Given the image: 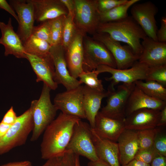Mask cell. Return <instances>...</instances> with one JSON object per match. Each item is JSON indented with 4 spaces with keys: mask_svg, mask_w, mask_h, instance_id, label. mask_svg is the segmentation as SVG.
I'll return each instance as SVG.
<instances>
[{
    "mask_svg": "<svg viewBox=\"0 0 166 166\" xmlns=\"http://www.w3.org/2000/svg\"><path fill=\"white\" fill-rule=\"evenodd\" d=\"M81 119L60 113L44 132L40 145L41 158L47 160L66 150L74 127Z\"/></svg>",
    "mask_w": 166,
    "mask_h": 166,
    "instance_id": "obj_1",
    "label": "cell"
},
{
    "mask_svg": "<svg viewBox=\"0 0 166 166\" xmlns=\"http://www.w3.org/2000/svg\"><path fill=\"white\" fill-rule=\"evenodd\" d=\"M96 33L107 34L113 39L126 44L139 57L142 51L140 40L147 36L131 16L116 22L100 23Z\"/></svg>",
    "mask_w": 166,
    "mask_h": 166,
    "instance_id": "obj_2",
    "label": "cell"
},
{
    "mask_svg": "<svg viewBox=\"0 0 166 166\" xmlns=\"http://www.w3.org/2000/svg\"><path fill=\"white\" fill-rule=\"evenodd\" d=\"M51 89L43 83L41 93L38 100L32 101L30 109L34 121V127L30 139L37 140L47 127L55 119L57 110L51 100Z\"/></svg>",
    "mask_w": 166,
    "mask_h": 166,
    "instance_id": "obj_3",
    "label": "cell"
},
{
    "mask_svg": "<svg viewBox=\"0 0 166 166\" xmlns=\"http://www.w3.org/2000/svg\"><path fill=\"white\" fill-rule=\"evenodd\" d=\"M34 121L30 108L18 116L5 135L0 139V155L4 154L14 148L25 144L32 131Z\"/></svg>",
    "mask_w": 166,
    "mask_h": 166,
    "instance_id": "obj_4",
    "label": "cell"
},
{
    "mask_svg": "<svg viewBox=\"0 0 166 166\" xmlns=\"http://www.w3.org/2000/svg\"><path fill=\"white\" fill-rule=\"evenodd\" d=\"M83 46L84 71L95 70L101 65L116 68V63L112 55L101 42L86 35L83 38Z\"/></svg>",
    "mask_w": 166,
    "mask_h": 166,
    "instance_id": "obj_5",
    "label": "cell"
},
{
    "mask_svg": "<svg viewBox=\"0 0 166 166\" xmlns=\"http://www.w3.org/2000/svg\"><path fill=\"white\" fill-rule=\"evenodd\" d=\"M66 150L81 156L90 161L99 160L92 139L89 124L80 119L75 125L72 134Z\"/></svg>",
    "mask_w": 166,
    "mask_h": 166,
    "instance_id": "obj_6",
    "label": "cell"
},
{
    "mask_svg": "<svg viewBox=\"0 0 166 166\" xmlns=\"http://www.w3.org/2000/svg\"><path fill=\"white\" fill-rule=\"evenodd\" d=\"M134 83H123L116 89L109 87L107 103L101 109L100 113L103 116L114 119L124 121L127 103Z\"/></svg>",
    "mask_w": 166,
    "mask_h": 166,
    "instance_id": "obj_7",
    "label": "cell"
},
{
    "mask_svg": "<svg viewBox=\"0 0 166 166\" xmlns=\"http://www.w3.org/2000/svg\"><path fill=\"white\" fill-rule=\"evenodd\" d=\"M74 20L77 29L86 35L96 33L100 23L97 0H74Z\"/></svg>",
    "mask_w": 166,
    "mask_h": 166,
    "instance_id": "obj_8",
    "label": "cell"
},
{
    "mask_svg": "<svg viewBox=\"0 0 166 166\" xmlns=\"http://www.w3.org/2000/svg\"><path fill=\"white\" fill-rule=\"evenodd\" d=\"M149 67L137 61L131 67L124 69H118L104 65L98 66L96 70L99 74L107 72L111 76L105 77L106 81H110L109 87L114 88L120 82L123 83H134L138 80H145Z\"/></svg>",
    "mask_w": 166,
    "mask_h": 166,
    "instance_id": "obj_9",
    "label": "cell"
},
{
    "mask_svg": "<svg viewBox=\"0 0 166 166\" xmlns=\"http://www.w3.org/2000/svg\"><path fill=\"white\" fill-rule=\"evenodd\" d=\"M92 38L103 43L109 50L114 58L117 69L129 68L138 61L139 57L130 46L122 45L107 34L96 33L93 35Z\"/></svg>",
    "mask_w": 166,
    "mask_h": 166,
    "instance_id": "obj_10",
    "label": "cell"
},
{
    "mask_svg": "<svg viewBox=\"0 0 166 166\" xmlns=\"http://www.w3.org/2000/svg\"><path fill=\"white\" fill-rule=\"evenodd\" d=\"M83 85L59 93L55 96L53 104L63 114L86 119L83 106Z\"/></svg>",
    "mask_w": 166,
    "mask_h": 166,
    "instance_id": "obj_11",
    "label": "cell"
},
{
    "mask_svg": "<svg viewBox=\"0 0 166 166\" xmlns=\"http://www.w3.org/2000/svg\"><path fill=\"white\" fill-rule=\"evenodd\" d=\"M157 7L151 1L133 4L131 9L132 18L139 25L147 36L157 41L156 34L158 30L155 19Z\"/></svg>",
    "mask_w": 166,
    "mask_h": 166,
    "instance_id": "obj_12",
    "label": "cell"
},
{
    "mask_svg": "<svg viewBox=\"0 0 166 166\" xmlns=\"http://www.w3.org/2000/svg\"><path fill=\"white\" fill-rule=\"evenodd\" d=\"M50 54L54 67V81L57 84H62L66 90L75 89L81 85L79 81L72 77L69 72L65 51L61 44L51 45Z\"/></svg>",
    "mask_w": 166,
    "mask_h": 166,
    "instance_id": "obj_13",
    "label": "cell"
},
{
    "mask_svg": "<svg viewBox=\"0 0 166 166\" xmlns=\"http://www.w3.org/2000/svg\"><path fill=\"white\" fill-rule=\"evenodd\" d=\"M9 2L17 14L19 22L16 33L23 43L31 35L34 26L33 6L29 0H11Z\"/></svg>",
    "mask_w": 166,
    "mask_h": 166,
    "instance_id": "obj_14",
    "label": "cell"
},
{
    "mask_svg": "<svg viewBox=\"0 0 166 166\" xmlns=\"http://www.w3.org/2000/svg\"><path fill=\"white\" fill-rule=\"evenodd\" d=\"M26 55L36 75V82L42 81L51 90H56L58 84L54 81L55 69L50 54L42 57L26 53Z\"/></svg>",
    "mask_w": 166,
    "mask_h": 166,
    "instance_id": "obj_15",
    "label": "cell"
},
{
    "mask_svg": "<svg viewBox=\"0 0 166 166\" xmlns=\"http://www.w3.org/2000/svg\"><path fill=\"white\" fill-rule=\"evenodd\" d=\"M141 44L142 51L139 62L149 68L166 64V42L155 41L146 36Z\"/></svg>",
    "mask_w": 166,
    "mask_h": 166,
    "instance_id": "obj_16",
    "label": "cell"
},
{
    "mask_svg": "<svg viewBox=\"0 0 166 166\" xmlns=\"http://www.w3.org/2000/svg\"><path fill=\"white\" fill-rule=\"evenodd\" d=\"M86 35L77 30L73 39L65 51L68 71L70 75L76 79L84 71L83 40Z\"/></svg>",
    "mask_w": 166,
    "mask_h": 166,
    "instance_id": "obj_17",
    "label": "cell"
},
{
    "mask_svg": "<svg viewBox=\"0 0 166 166\" xmlns=\"http://www.w3.org/2000/svg\"><path fill=\"white\" fill-rule=\"evenodd\" d=\"M160 111L144 108L133 112L124 120L125 129L138 131L157 127Z\"/></svg>",
    "mask_w": 166,
    "mask_h": 166,
    "instance_id": "obj_18",
    "label": "cell"
},
{
    "mask_svg": "<svg viewBox=\"0 0 166 166\" xmlns=\"http://www.w3.org/2000/svg\"><path fill=\"white\" fill-rule=\"evenodd\" d=\"M33 5L35 21L42 22L63 15L67 10L60 0H29Z\"/></svg>",
    "mask_w": 166,
    "mask_h": 166,
    "instance_id": "obj_19",
    "label": "cell"
},
{
    "mask_svg": "<svg viewBox=\"0 0 166 166\" xmlns=\"http://www.w3.org/2000/svg\"><path fill=\"white\" fill-rule=\"evenodd\" d=\"M0 29L2 33L0 44L4 47L5 56L12 55L17 58L26 59L22 42L14 30L10 18L6 24L0 21Z\"/></svg>",
    "mask_w": 166,
    "mask_h": 166,
    "instance_id": "obj_20",
    "label": "cell"
},
{
    "mask_svg": "<svg viewBox=\"0 0 166 166\" xmlns=\"http://www.w3.org/2000/svg\"><path fill=\"white\" fill-rule=\"evenodd\" d=\"M166 106V101L152 98L135 86L128 98L126 106L125 117L133 112L144 108L161 110Z\"/></svg>",
    "mask_w": 166,
    "mask_h": 166,
    "instance_id": "obj_21",
    "label": "cell"
},
{
    "mask_svg": "<svg viewBox=\"0 0 166 166\" xmlns=\"http://www.w3.org/2000/svg\"><path fill=\"white\" fill-rule=\"evenodd\" d=\"M93 129L100 137L117 142L125 128L124 121L105 117L99 112L96 117Z\"/></svg>",
    "mask_w": 166,
    "mask_h": 166,
    "instance_id": "obj_22",
    "label": "cell"
},
{
    "mask_svg": "<svg viewBox=\"0 0 166 166\" xmlns=\"http://www.w3.org/2000/svg\"><path fill=\"white\" fill-rule=\"evenodd\" d=\"M91 132L93 140L99 159L105 161L111 166H121L117 142L100 137L92 128Z\"/></svg>",
    "mask_w": 166,
    "mask_h": 166,
    "instance_id": "obj_23",
    "label": "cell"
},
{
    "mask_svg": "<svg viewBox=\"0 0 166 166\" xmlns=\"http://www.w3.org/2000/svg\"><path fill=\"white\" fill-rule=\"evenodd\" d=\"M83 106L86 119L91 128L94 129L96 117L101 108L103 98L106 97L108 91L99 92L83 85Z\"/></svg>",
    "mask_w": 166,
    "mask_h": 166,
    "instance_id": "obj_24",
    "label": "cell"
},
{
    "mask_svg": "<svg viewBox=\"0 0 166 166\" xmlns=\"http://www.w3.org/2000/svg\"><path fill=\"white\" fill-rule=\"evenodd\" d=\"M117 142L121 165L125 164L134 159L138 150L137 131L125 129Z\"/></svg>",
    "mask_w": 166,
    "mask_h": 166,
    "instance_id": "obj_25",
    "label": "cell"
},
{
    "mask_svg": "<svg viewBox=\"0 0 166 166\" xmlns=\"http://www.w3.org/2000/svg\"><path fill=\"white\" fill-rule=\"evenodd\" d=\"M22 44L26 53L40 57L50 54L51 45L32 35Z\"/></svg>",
    "mask_w": 166,
    "mask_h": 166,
    "instance_id": "obj_26",
    "label": "cell"
},
{
    "mask_svg": "<svg viewBox=\"0 0 166 166\" xmlns=\"http://www.w3.org/2000/svg\"><path fill=\"white\" fill-rule=\"evenodd\" d=\"M139 0H128L125 3L106 12L99 13L100 23L114 22L123 19L128 15V11L130 7Z\"/></svg>",
    "mask_w": 166,
    "mask_h": 166,
    "instance_id": "obj_27",
    "label": "cell"
},
{
    "mask_svg": "<svg viewBox=\"0 0 166 166\" xmlns=\"http://www.w3.org/2000/svg\"><path fill=\"white\" fill-rule=\"evenodd\" d=\"M136 86L148 96L166 101V88L162 84L153 81L138 80L134 83Z\"/></svg>",
    "mask_w": 166,
    "mask_h": 166,
    "instance_id": "obj_28",
    "label": "cell"
},
{
    "mask_svg": "<svg viewBox=\"0 0 166 166\" xmlns=\"http://www.w3.org/2000/svg\"><path fill=\"white\" fill-rule=\"evenodd\" d=\"M74 16L68 14L64 18L61 44L65 51L72 42L77 30Z\"/></svg>",
    "mask_w": 166,
    "mask_h": 166,
    "instance_id": "obj_29",
    "label": "cell"
},
{
    "mask_svg": "<svg viewBox=\"0 0 166 166\" xmlns=\"http://www.w3.org/2000/svg\"><path fill=\"white\" fill-rule=\"evenodd\" d=\"M99 74L95 69L91 71H83L79 76V80L81 84L85 85L94 90L103 92L105 90L104 88L101 80L99 79Z\"/></svg>",
    "mask_w": 166,
    "mask_h": 166,
    "instance_id": "obj_30",
    "label": "cell"
},
{
    "mask_svg": "<svg viewBox=\"0 0 166 166\" xmlns=\"http://www.w3.org/2000/svg\"><path fill=\"white\" fill-rule=\"evenodd\" d=\"M159 128L137 131L138 150L150 148L153 146L155 138Z\"/></svg>",
    "mask_w": 166,
    "mask_h": 166,
    "instance_id": "obj_31",
    "label": "cell"
},
{
    "mask_svg": "<svg viewBox=\"0 0 166 166\" xmlns=\"http://www.w3.org/2000/svg\"><path fill=\"white\" fill-rule=\"evenodd\" d=\"M65 16H62L49 20L51 45L61 44L63 22Z\"/></svg>",
    "mask_w": 166,
    "mask_h": 166,
    "instance_id": "obj_32",
    "label": "cell"
},
{
    "mask_svg": "<svg viewBox=\"0 0 166 166\" xmlns=\"http://www.w3.org/2000/svg\"><path fill=\"white\" fill-rule=\"evenodd\" d=\"M145 81H153L166 86V64L150 67Z\"/></svg>",
    "mask_w": 166,
    "mask_h": 166,
    "instance_id": "obj_33",
    "label": "cell"
},
{
    "mask_svg": "<svg viewBox=\"0 0 166 166\" xmlns=\"http://www.w3.org/2000/svg\"><path fill=\"white\" fill-rule=\"evenodd\" d=\"M34 26L31 35L46 41L51 45L50 37V25L49 20L42 22Z\"/></svg>",
    "mask_w": 166,
    "mask_h": 166,
    "instance_id": "obj_34",
    "label": "cell"
},
{
    "mask_svg": "<svg viewBox=\"0 0 166 166\" xmlns=\"http://www.w3.org/2000/svg\"><path fill=\"white\" fill-rule=\"evenodd\" d=\"M153 146L159 154L166 157V135L160 128L155 136Z\"/></svg>",
    "mask_w": 166,
    "mask_h": 166,
    "instance_id": "obj_35",
    "label": "cell"
},
{
    "mask_svg": "<svg viewBox=\"0 0 166 166\" xmlns=\"http://www.w3.org/2000/svg\"><path fill=\"white\" fill-rule=\"evenodd\" d=\"M158 154L153 146L148 149L138 150L134 159L150 164L153 159Z\"/></svg>",
    "mask_w": 166,
    "mask_h": 166,
    "instance_id": "obj_36",
    "label": "cell"
},
{
    "mask_svg": "<svg viewBox=\"0 0 166 166\" xmlns=\"http://www.w3.org/2000/svg\"><path fill=\"white\" fill-rule=\"evenodd\" d=\"M128 0H97V8L99 13L108 11L126 3Z\"/></svg>",
    "mask_w": 166,
    "mask_h": 166,
    "instance_id": "obj_37",
    "label": "cell"
},
{
    "mask_svg": "<svg viewBox=\"0 0 166 166\" xmlns=\"http://www.w3.org/2000/svg\"><path fill=\"white\" fill-rule=\"evenodd\" d=\"M161 26L158 29L156 35L157 41L162 42H166V18L163 16L161 19Z\"/></svg>",
    "mask_w": 166,
    "mask_h": 166,
    "instance_id": "obj_38",
    "label": "cell"
},
{
    "mask_svg": "<svg viewBox=\"0 0 166 166\" xmlns=\"http://www.w3.org/2000/svg\"><path fill=\"white\" fill-rule=\"evenodd\" d=\"M18 116L11 106L3 117L1 122L9 125H12L16 121Z\"/></svg>",
    "mask_w": 166,
    "mask_h": 166,
    "instance_id": "obj_39",
    "label": "cell"
},
{
    "mask_svg": "<svg viewBox=\"0 0 166 166\" xmlns=\"http://www.w3.org/2000/svg\"><path fill=\"white\" fill-rule=\"evenodd\" d=\"M0 9H2L11 14L16 20L18 23V18L12 7L5 0H0Z\"/></svg>",
    "mask_w": 166,
    "mask_h": 166,
    "instance_id": "obj_40",
    "label": "cell"
},
{
    "mask_svg": "<svg viewBox=\"0 0 166 166\" xmlns=\"http://www.w3.org/2000/svg\"><path fill=\"white\" fill-rule=\"evenodd\" d=\"M67 9L69 14L74 16L75 6L74 0H60Z\"/></svg>",
    "mask_w": 166,
    "mask_h": 166,
    "instance_id": "obj_41",
    "label": "cell"
},
{
    "mask_svg": "<svg viewBox=\"0 0 166 166\" xmlns=\"http://www.w3.org/2000/svg\"><path fill=\"white\" fill-rule=\"evenodd\" d=\"M150 166H166V157L158 154L152 160Z\"/></svg>",
    "mask_w": 166,
    "mask_h": 166,
    "instance_id": "obj_42",
    "label": "cell"
},
{
    "mask_svg": "<svg viewBox=\"0 0 166 166\" xmlns=\"http://www.w3.org/2000/svg\"><path fill=\"white\" fill-rule=\"evenodd\" d=\"M166 125V106L160 111L157 127H164Z\"/></svg>",
    "mask_w": 166,
    "mask_h": 166,
    "instance_id": "obj_43",
    "label": "cell"
},
{
    "mask_svg": "<svg viewBox=\"0 0 166 166\" xmlns=\"http://www.w3.org/2000/svg\"><path fill=\"white\" fill-rule=\"evenodd\" d=\"M31 163L29 161L12 162L2 165L1 166H30Z\"/></svg>",
    "mask_w": 166,
    "mask_h": 166,
    "instance_id": "obj_44",
    "label": "cell"
},
{
    "mask_svg": "<svg viewBox=\"0 0 166 166\" xmlns=\"http://www.w3.org/2000/svg\"><path fill=\"white\" fill-rule=\"evenodd\" d=\"M121 166H150V164L144 163L141 161L133 159L127 164L121 165Z\"/></svg>",
    "mask_w": 166,
    "mask_h": 166,
    "instance_id": "obj_45",
    "label": "cell"
},
{
    "mask_svg": "<svg viewBox=\"0 0 166 166\" xmlns=\"http://www.w3.org/2000/svg\"><path fill=\"white\" fill-rule=\"evenodd\" d=\"M87 166H111L105 161L99 159L96 161H90L87 164Z\"/></svg>",
    "mask_w": 166,
    "mask_h": 166,
    "instance_id": "obj_46",
    "label": "cell"
},
{
    "mask_svg": "<svg viewBox=\"0 0 166 166\" xmlns=\"http://www.w3.org/2000/svg\"><path fill=\"white\" fill-rule=\"evenodd\" d=\"M11 125L0 122V139L5 135Z\"/></svg>",
    "mask_w": 166,
    "mask_h": 166,
    "instance_id": "obj_47",
    "label": "cell"
},
{
    "mask_svg": "<svg viewBox=\"0 0 166 166\" xmlns=\"http://www.w3.org/2000/svg\"><path fill=\"white\" fill-rule=\"evenodd\" d=\"M75 166H81L79 156L77 155H76Z\"/></svg>",
    "mask_w": 166,
    "mask_h": 166,
    "instance_id": "obj_48",
    "label": "cell"
}]
</instances>
